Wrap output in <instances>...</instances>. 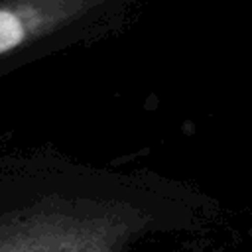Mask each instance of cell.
Returning a JSON list of instances; mask_svg holds the SVG:
<instances>
[{"instance_id":"1","label":"cell","mask_w":252,"mask_h":252,"mask_svg":"<svg viewBox=\"0 0 252 252\" xmlns=\"http://www.w3.org/2000/svg\"><path fill=\"white\" fill-rule=\"evenodd\" d=\"M63 0H0V61L16 57L63 16Z\"/></svg>"}]
</instances>
